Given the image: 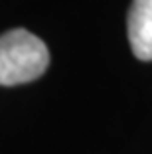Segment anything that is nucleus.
Returning a JSON list of instances; mask_svg holds the SVG:
<instances>
[{
	"mask_svg": "<svg viewBox=\"0 0 152 154\" xmlns=\"http://www.w3.org/2000/svg\"><path fill=\"white\" fill-rule=\"evenodd\" d=\"M126 30L136 59L152 61V0H132Z\"/></svg>",
	"mask_w": 152,
	"mask_h": 154,
	"instance_id": "f03ea898",
	"label": "nucleus"
},
{
	"mask_svg": "<svg viewBox=\"0 0 152 154\" xmlns=\"http://www.w3.org/2000/svg\"><path fill=\"white\" fill-rule=\"evenodd\" d=\"M49 65L48 45L24 28L0 36V85L30 83L45 73Z\"/></svg>",
	"mask_w": 152,
	"mask_h": 154,
	"instance_id": "f257e3e1",
	"label": "nucleus"
}]
</instances>
